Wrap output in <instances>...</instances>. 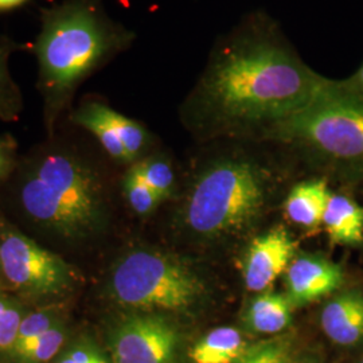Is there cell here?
Returning a JSON list of instances; mask_svg holds the SVG:
<instances>
[{"mask_svg":"<svg viewBox=\"0 0 363 363\" xmlns=\"http://www.w3.org/2000/svg\"><path fill=\"white\" fill-rule=\"evenodd\" d=\"M115 39L96 10L69 0L43 19L37 40L39 77L50 97H66L99 65Z\"/></svg>","mask_w":363,"mask_h":363,"instance_id":"obj_4","label":"cell"},{"mask_svg":"<svg viewBox=\"0 0 363 363\" xmlns=\"http://www.w3.org/2000/svg\"><path fill=\"white\" fill-rule=\"evenodd\" d=\"M235 363H292L291 337H274L247 347Z\"/></svg>","mask_w":363,"mask_h":363,"instance_id":"obj_17","label":"cell"},{"mask_svg":"<svg viewBox=\"0 0 363 363\" xmlns=\"http://www.w3.org/2000/svg\"><path fill=\"white\" fill-rule=\"evenodd\" d=\"M247 347L238 330L220 327L195 343L190 358L194 363H235Z\"/></svg>","mask_w":363,"mask_h":363,"instance_id":"obj_15","label":"cell"},{"mask_svg":"<svg viewBox=\"0 0 363 363\" xmlns=\"http://www.w3.org/2000/svg\"><path fill=\"white\" fill-rule=\"evenodd\" d=\"M55 323H57V312L52 308L39 310L27 315L26 318L22 319L19 325L16 339L11 349L13 355L26 349L30 343H33L37 337L45 334Z\"/></svg>","mask_w":363,"mask_h":363,"instance_id":"obj_21","label":"cell"},{"mask_svg":"<svg viewBox=\"0 0 363 363\" xmlns=\"http://www.w3.org/2000/svg\"><path fill=\"white\" fill-rule=\"evenodd\" d=\"M325 81L281 43L245 39L217 55L199 85V99L226 125L271 128L310 104Z\"/></svg>","mask_w":363,"mask_h":363,"instance_id":"obj_1","label":"cell"},{"mask_svg":"<svg viewBox=\"0 0 363 363\" xmlns=\"http://www.w3.org/2000/svg\"><path fill=\"white\" fill-rule=\"evenodd\" d=\"M105 115L113 125L127 154L133 162L142 152L144 145L147 143V133L143 127L139 123L118 113L106 105H105Z\"/></svg>","mask_w":363,"mask_h":363,"instance_id":"obj_19","label":"cell"},{"mask_svg":"<svg viewBox=\"0 0 363 363\" xmlns=\"http://www.w3.org/2000/svg\"><path fill=\"white\" fill-rule=\"evenodd\" d=\"M57 363H108L96 346L88 342L73 345Z\"/></svg>","mask_w":363,"mask_h":363,"instance_id":"obj_24","label":"cell"},{"mask_svg":"<svg viewBox=\"0 0 363 363\" xmlns=\"http://www.w3.org/2000/svg\"><path fill=\"white\" fill-rule=\"evenodd\" d=\"M322 225L331 244L357 247L363 242V206L347 195L331 193Z\"/></svg>","mask_w":363,"mask_h":363,"instance_id":"obj_12","label":"cell"},{"mask_svg":"<svg viewBox=\"0 0 363 363\" xmlns=\"http://www.w3.org/2000/svg\"><path fill=\"white\" fill-rule=\"evenodd\" d=\"M320 325L337 346L352 347L363 342V289L337 291L322 310Z\"/></svg>","mask_w":363,"mask_h":363,"instance_id":"obj_11","label":"cell"},{"mask_svg":"<svg viewBox=\"0 0 363 363\" xmlns=\"http://www.w3.org/2000/svg\"><path fill=\"white\" fill-rule=\"evenodd\" d=\"M6 163H7V159H6V151H4L3 145L0 143V174L3 172V169L6 167Z\"/></svg>","mask_w":363,"mask_h":363,"instance_id":"obj_28","label":"cell"},{"mask_svg":"<svg viewBox=\"0 0 363 363\" xmlns=\"http://www.w3.org/2000/svg\"><path fill=\"white\" fill-rule=\"evenodd\" d=\"M0 267L13 286L33 295H54L74 280L73 269L55 253L16 232L3 234Z\"/></svg>","mask_w":363,"mask_h":363,"instance_id":"obj_7","label":"cell"},{"mask_svg":"<svg viewBox=\"0 0 363 363\" xmlns=\"http://www.w3.org/2000/svg\"><path fill=\"white\" fill-rule=\"evenodd\" d=\"M143 181L154 190L159 199L167 198L174 187V171L163 159H147L133 166Z\"/></svg>","mask_w":363,"mask_h":363,"instance_id":"obj_20","label":"cell"},{"mask_svg":"<svg viewBox=\"0 0 363 363\" xmlns=\"http://www.w3.org/2000/svg\"><path fill=\"white\" fill-rule=\"evenodd\" d=\"M361 363H363V359H362V362H361Z\"/></svg>","mask_w":363,"mask_h":363,"instance_id":"obj_29","label":"cell"},{"mask_svg":"<svg viewBox=\"0 0 363 363\" xmlns=\"http://www.w3.org/2000/svg\"><path fill=\"white\" fill-rule=\"evenodd\" d=\"M292 308L294 304L286 295L265 291L250 301L244 322L253 333L276 335L291 323Z\"/></svg>","mask_w":363,"mask_h":363,"instance_id":"obj_14","label":"cell"},{"mask_svg":"<svg viewBox=\"0 0 363 363\" xmlns=\"http://www.w3.org/2000/svg\"><path fill=\"white\" fill-rule=\"evenodd\" d=\"M109 292L118 304L142 311H187L205 295L196 273L181 261L151 250H135L117 262Z\"/></svg>","mask_w":363,"mask_h":363,"instance_id":"obj_6","label":"cell"},{"mask_svg":"<svg viewBox=\"0 0 363 363\" xmlns=\"http://www.w3.org/2000/svg\"><path fill=\"white\" fill-rule=\"evenodd\" d=\"M295 252L296 242L284 229H274L253 240L242 265L247 289L265 292L288 269Z\"/></svg>","mask_w":363,"mask_h":363,"instance_id":"obj_9","label":"cell"},{"mask_svg":"<svg viewBox=\"0 0 363 363\" xmlns=\"http://www.w3.org/2000/svg\"><path fill=\"white\" fill-rule=\"evenodd\" d=\"M65 337L64 325L55 323L45 334L30 343L26 349L13 357L19 363H48L60 351Z\"/></svg>","mask_w":363,"mask_h":363,"instance_id":"obj_18","label":"cell"},{"mask_svg":"<svg viewBox=\"0 0 363 363\" xmlns=\"http://www.w3.org/2000/svg\"><path fill=\"white\" fill-rule=\"evenodd\" d=\"M345 284L340 265L319 255H300L286 271V296L295 306H304L333 295Z\"/></svg>","mask_w":363,"mask_h":363,"instance_id":"obj_10","label":"cell"},{"mask_svg":"<svg viewBox=\"0 0 363 363\" xmlns=\"http://www.w3.org/2000/svg\"><path fill=\"white\" fill-rule=\"evenodd\" d=\"M340 84L351 93L359 96L361 99H363V64L361 67L347 79H343L340 81Z\"/></svg>","mask_w":363,"mask_h":363,"instance_id":"obj_25","label":"cell"},{"mask_svg":"<svg viewBox=\"0 0 363 363\" xmlns=\"http://www.w3.org/2000/svg\"><path fill=\"white\" fill-rule=\"evenodd\" d=\"M26 0H0V10H10L13 7L21 6Z\"/></svg>","mask_w":363,"mask_h":363,"instance_id":"obj_27","label":"cell"},{"mask_svg":"<svg viewBox=\"0 0 363 363\" xmlns=\"http://www.w3.org/2000/svg\"><path fill=\"white\" fill-rule=\"evenodd\" d=\"M9 86V74L6 70V66L3 64V60L0 57V94L7 89Z\"/></svg>","mask_w":363,"mask_h":363,"instance_id":"obj_26","label":"cell"},{"mask_svg":"<svg viewBox=\"0 0 363 363\" xmlns=\"http://www.w3.org/2000/svg\"><path fill=\"white\" fill-rule=\"evenodd\" d=\"M265 205V182L249 162L225 160L195 182L186 206L189 228L202 237L241 233L259 220Z\"/></svg>","mask_w":363,"mask_h":363,"instance_id":"obj_5","label":"cell"},{"mask_svg":"<svg viewBox=\"0 0 363 363\" xmlns=\"http://www.w3.org/2000/svg\"><path fill=\"white\" fill-rule=\"evenodd\" d=\"M27 214L67 240L85 238L101 220L96 174L74 156H45L22 189Z\"/></svg>","mask_w":363,"mask_h":363,"instance_id":"obj_3","label":"cell"},{"mask_svg":"<svg viewBox=\"0 0 363 363\" xmlns=\"http://www.w3.org/2000/svg\"><path fill=\"white\" fill-rule=\"evenodd\" d=\"M124 191H125L127 199L130 202V208L140 216H145V214H150L151 211H154L157 203L160 202L159 196L143 181V178L138 174V171L133 167L128 171V174L125 177Z\"/></svg>","mask_w":363,"mask_h":363,"instance_id":"obj_22","label":"cell"},{"mask_svg":"<svg viewBox=\"0 0 363 363\" xmlns=\"http://www.w3.org/2000/svg\"><path fill=\"white\" fill-rule=\"evenodd\" d=\"M331 193L325 179L298 183L286 198L284 205L286 217L304 229H318L323 222L325 206Z\"/></svg>","mask_w":363,"mask_h":363,"instance_id":"obj_13","label":"cell"},{"mask_svg":"<svg viewBox=\"0 0 363 363\" xmlns=\"http://www.w3.org/2000/svg\"><path fill=\"white\" fill-rule=\"evenodd\" d=\"M276 139L298 144L347 181H363V99L328 79L298 113L271 127Z\"/></svg>","mask_w":363,"mask_h":363,"instance_id":"obj_2","label":"cell"},{"mask_svg":"<svg viewBox=\"0 0 363 363\" xmlns=\"http://www.w3.org/2000/svg\"><path fill=\"white\" fill-rule=\"evenodd\" d=\"M73 121L91 132L113 159L132 162L113 125L105 115V105L99 103L84 105L73 116Z\"/></svg>","mask_w":363,"mask_h":363,"instance_id":"obj_16","label":"cell"},{"mask_svg":"<svg viewBox=\"0 0 363 363\" xmlns=\"http://www.w3.org/2000/svg\"><path fill=\"white\" fill-rule=\"evenodd\" d=\"M22 313L9 300L0 298V349H13Z\"/></svg>","mask_w":363,"mask_h":363,"instance_id":"obj_23","label":"cell"},{"mask_svg":"<svg viewBox=\"0 0 363 363\" xmlns=\"http://www.w3.org/2000/svg\"><path fill=\"white\" fill-rule=\"evenodd\" d=\"M178 346V333L160 315H135L117 327L112 337L113 363H169Z\"/></svg>","mask_w":363,"mask_h":363,"instance_id":"obj_8","label":"cell"}]
</instances>
